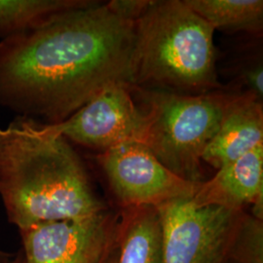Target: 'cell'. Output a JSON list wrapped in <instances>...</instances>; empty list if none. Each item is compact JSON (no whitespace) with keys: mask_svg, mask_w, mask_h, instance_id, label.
<instances>
[{"mask_svg":"<svg viewBox=\"0 0 263 263\" xmlns=\"http://www.w3.org/2000/svg\"><path fill=\"white\" fill-rule=\"evenodd\" d=\"M147 3L86 0L1 40L0 107L58 124L110 85H131L136 20Z\"/></svg>","mask_w":263,"mask_h":263,"instance_id":"1","label":"cell"},{"mask_svg":"<svg viewBox=\"0 0 263 263\" xmlns=\"http://www.w3.org/2000/svg\"><path fill=\"white\" fill-rule=\"evenodd\" d=\"M0 198L18 230L107 210L66 138L22 117L0 126Z\"/></svg>","mask_w":263,"mask_h":263,"instance_id":"2","label":"cell"},{"mask_svg":"<svg viewBox=\"0 0 263 263\" xmlns=\"http://www.w3.org/2000/svg\"><path fill=\"white\" fill-rule=\"evenodd\" d=\"M215 28L181 0L148 1L136 20L131 86L200 95L219 87Z\"/></svg>","mask_w":263,"mask_h":263,"instance_id":"3","label":"cell"},{"mask_svg":"<svg viewBox=\"0 0 263 263\" xmlns=\"http://www.w3.org/2000/svg\"><path fill=\"white\" fill-rule=\"evenodd\" d=\"M138 90L146 104L141 143L181 179L203 182L202 156L219 127L230 95Z\"/></svg>","mask_w":263,"mask_h":263,"instance_id":"4","label":"cell"},{"mask_svg":"<svg viewBox=\"0 0 263 263\" xmlns=\"http://www.w3.org/2000/svg\"><path fill=\"white\" fill-rule=\"evenodd\" d=\"M156 209L162 226V263H227L244 211L198 206L192 198Z\"/></svg>","mask_w":263,"mask_h":263,"instance_id":"5","label":"cell"},{"mask_svg":"<svg viewBox=\"0 0 263 263\" xmlns=\"http://www.w3.org/2000/svg\"><path fill=\"white\" fill-rule=\"evenodd\" d=\"M98 161L124 209L158 208L179 199H191L202 183L181 179L137 141L104 151Z\"/></svg>","mask_w":263,"mask_h":263,"instance_id":"6","label":"cell"},{"mask_svg":"<svg viewBox=\"0 0 263 263\" xmlns=\"http://www.w3.org/2000/svg\"><path fill=\"white\" fill-rule=\"evenodd\" d=\"M117 223L106 210L20 229L22 263H103L114 248Z\"/></svg>","mask_w":263,"mask_h":263,"instance_id":"7","label":"cell"},{"mask_svg":"<svg viewBox=\"0 0 263 263\" xmlns=\"http://www.w3.org/2000/svg\"><path fill=\"white\" fill-rule=\"evenodd\" d=\"M131 90L127 83L110 85L65 121L50 126L67 141L102 152L141 142L145 115L135 104Z\"/></svg>","mask_w":263,"mask_h":263,"instance_id":"8","label":"cell"},{"mask_svg":"<svg viewBox=\"0 0 263 263\" xmlns=\"http://www.w3.org/2000/svg\"><path fill=\"white\" fill-rule=\"evenodd\" d=\"M192 201L198 206L244 211L252 204L253 216L263 218V143L220 167L203 181Z\"/></svg>","mask_w":263,"mask_h":263,"instance_id":"9","label":"cell"},{"mask_svg":"<svg viewBox=\"0 0 263 263\" xmlns=\"http://www.w3.org/2000/svg\"><path fill=\"white\" fill-rule=\"evenodd\" d=\"M263 143L262 103L248 92L229 97L202 161L218 170Z\"/></svg>","mask_w":263,"mask_h":263,"instance_id":"10","label":"cell"},{"mask_svg":"<svg viewBox=\"0 0 263 263\" xmlns=\"http://www.w3.org/2000/svg\"><path fill=\"white\" fill-rule=\"evenodd\" d=\"M162 226L154 207L126 208L118 220L115 263H162Z\"/></svg>","mask_w":263,"mask_h":263,"instance_id":"11","label":"cell"},{"mask_svg":"<svg viewBox=\"0 0 263 263\" xmlns=\"http://www.w3.org/2000/svg\"><path fill=\"white\" fill-rule=\"evenodd\" d=\"M213 28L258 32L262 28V0H183Z\"/></svg>","mask_w":263,"mask_h":263,"instance_id":"12","label":"cell"},{"mask_svg":"<svg viewBox=\"0 0 263 263\" xmlns=\"http://www.w3.org/2000/svg\"><path fill=\"white\" fill-rule=\"evenodd\" d=\"M86 0H0V36L14 37L36 28L52 15Z\"/></svg>","mask_w":263,"mask_h":263,"instance_id":"13","label":"cell"},{"mask_svg":"<svg viewBox=\"0 0 263 263\" xmlns=\"http://www.w3.org/2000/svg\"><path fill=\"white\" fill-rule=\"evenodd\" d=\"M227 263H263V221L243 213Z\"/></svg>","mask_w":263,"mask_h":263,"instance_id":"14","label":"cell"},{"mask_svg":"<svg viewBox=\"0 0 263 263\" xmlns=\"http://www.w3.org/2000/svg\"><path fill=\"white\" fill-rule=\"evenodd\" d=\"M244 83L248 87V93L254 96L258 101H262L263 71L262 65L256 63L244 71Z\"/></svg>","mask_w":263,"mask_h":263,"instance_id":"15","label":"cell"},{"mask_svg":"<svg viewBox=\"0 0 263 263\" xmlns=\"http://www.w3.org/2000/svg\"><path fill=\"white\" fill-rule=\"evenodd\" d=\"M0 263H22V256H6V257H0Z\"/></svg>","mask_w":263,"mask_h":263,"instance_id":"16","label":"cell"},{"mask_svg":"<svg viewBox=\"0 0 263 263\" xmlns=\"http://www.w3.org/2000/svg\"><path fill=\"white\" fill-rule=\"evenodd\" d=\"M116 262V250H115V246L112 249V251L110 252V254L107 255V257L105 258L103 263H115Z\"/></svg>","mask_w":263,"mask_h":263,"instance_id":"17","label":"cell"},{"mask_svg":"<svg viewBox=\"0 0 263 263\" xmlns=\"http://www.w3.org/2000/svg\"><path fill=\"white\" fill-rule=\"evenodd\" d=\"M10 255H12V254L7 253V252H5V251L2 250V249H0V257H6V256H10Z\"/></svg>","mask_w":263,"mask_h":263,"instance_id":"18","label":"cell"}]
</instances>
